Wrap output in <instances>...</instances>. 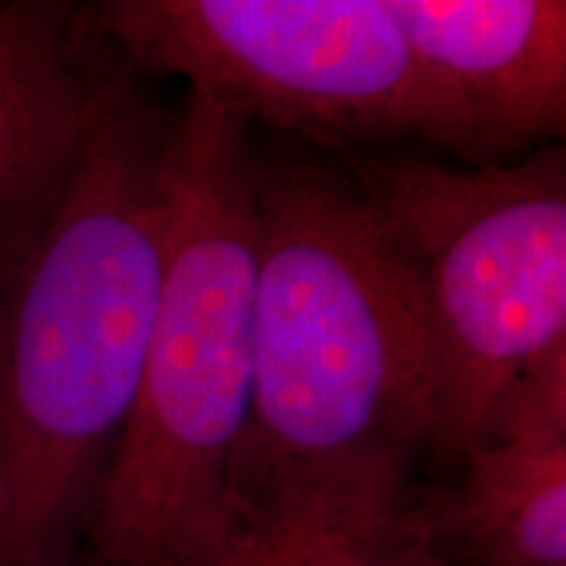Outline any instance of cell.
Masks as SVG:
<instances>
[{
    "mask_svg": "<svg viewBox=\"0 0 566 566\" xmlns=\"http://www.w3.org/2000/svg\"><path fill=\"white\" fill-rule=\"evenodd\" d=\"M166 118L101 82L61 200L0 310V566H63L137 399L163 281Z\"/></svg>",
    "mask_w": 566,
    "mask_h": 566,
    "instance_id": "cell-1",
    "label": "cell"
},
{
    "mask_svg": "<svg viewBox=\"0 0 566 566\" xmlns=\"http://www.w3.org/2000/svg\"><path fill=\"white\" fill-rule=\"evenodd\" d=\"M247 124L200 90L171 124L158 310L84 522V566H200L231 527L254 386L258 158Z\"/></svg>",
    "mask_w": 566,
    "mask_h": 566,
    "instance_id": "cell-2",
    "label": "cell"
},
{
    "mask_svg": "<svg viewBox=\"0 0 566 566\" xmlns=\"http://www.w3.org/2000/svg\"><path fill=\"white\" fill-rule=\"evenodd\" d=\"M433 365L412 281L357 181L258 160L254 386L231 514L430 451Z\"/></svg>",
    "mask_w": 566,
    "mask_h": 566,
    "instance_id": "cell-3",
    "label": "cell"
},
{
    "mask_svg": "<svg viewBox=\"0 0 566 566\" xmlns=\"http://www.w3.org/2000/svg\"><path fill=\"white\" fill-rule=\"evenodd\" d=\"M357 187L412 281L433 365L430 454L488 443L501 396L566 344V163L546 147L475 168L394 158Z\"/></svg>",
    "mask_w": 566,
    "mask_h": 566,
    "instance_id": "cell-4",
    "label": "cell"
},
{
    "mask_svg": "<svg viewBox=\"0 0 566 566\" xmlns=\"http://www.w3.org/2000/svg\"><path fill=\"white\" fill-rule=\"evenodd\" d=\"M97 19L134 63L181 76L247 122L441 142L388 0H116Z\"/></svg>",
    "mask_w": 566,
    "mask_h": 566,
    "instance_id": "cell-5",
    "label": "cell"
},
{
    "mask_svg": "<svg viewBox=\"0 0 566 566\" xmlns=\"http://www.w3.org/2000/svg\"><path fill=\"white\" fill-rule=\"evenodd\" d=\"M433 101L441 142L504 155L566 124L562 0H388Z\"/></svg>",
    "mask_w": 566,
    "mask_h": 566,
    "instance_id": "cell-6",
    "label": "cell"
},
{
    "mask_svg": "<svg viewBox=\"0 0 566 566\" xmlns=\"http://www.w3.org/2000/svg\"><path fill=\"white\" fill-rule=\"evenodd\" d=\"M71 13L0 3V292L11 286L61 200L103 80L74 55Z\"/></svg>",
    "mask_w": 566,
    "mask_h": 566,
    "instance_id": "cell-7",
    "label": "cell"
},
{
    "mask_svg": "<svg viewBox=\"0 0 566 566\" xmlns=\"http://www.w3.org/2000/svg\"><path fill=\"white\" fill-rule=\"evenodd\" d=\"M200 566H462L407 464L281 488L231 514Z\"/></svg>",
    "mask_w": 566,
    "mask_h": 566,
    "instance_id": "cell-8",
    "label": "cell"
},
{
    "mask_svg": "<svg viewBox=\"0 0 566 566\" xmlns=\"http://www.w3.org/2000/svg\"><path fill=\"white\" fill-rule=\"evenodd\" d=\"M433 495L462 566H566V412L506 417Z\"/></svg>",
    "mask_w": 566,
    "mask_h": 566,
    "instance_id": "cell-9",
    "label": "cell"
}]
</instances>
